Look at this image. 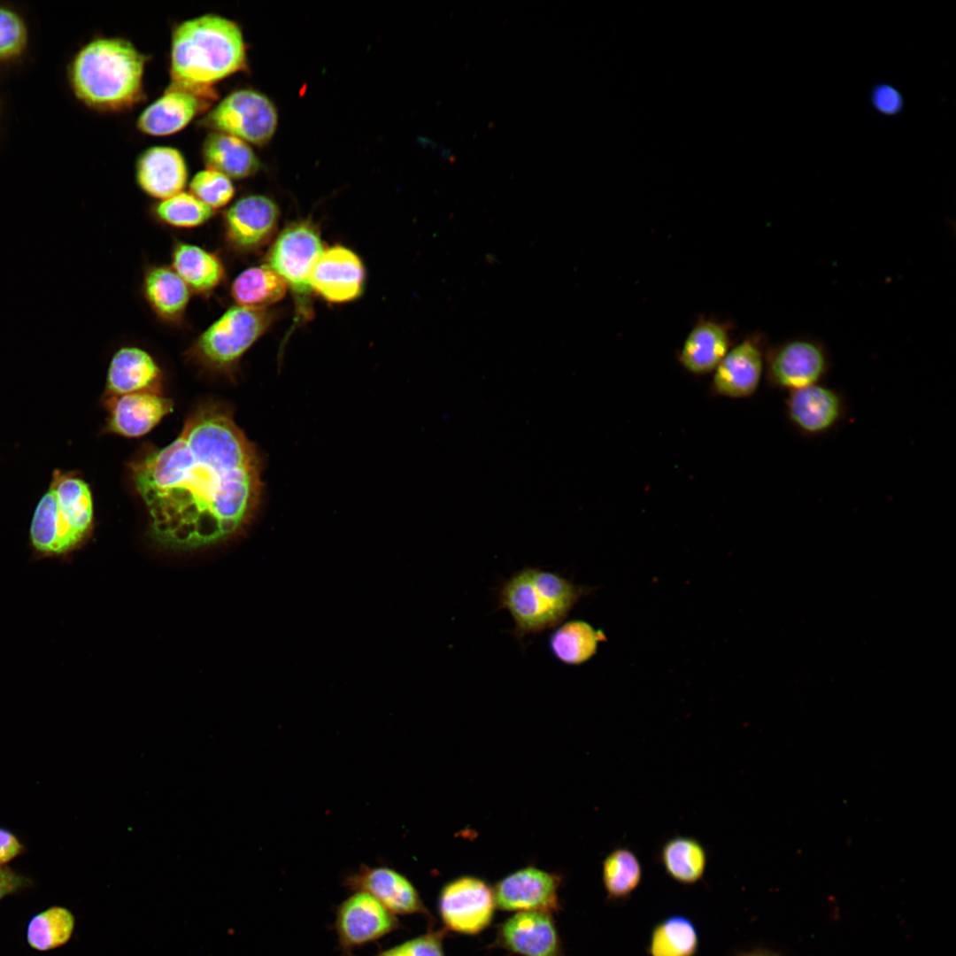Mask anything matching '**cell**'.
Returning a JSON list of instances; mask_svg holds the SVG:
<instances>
[{"label":"cell","mask_w":956,"mask_h":956,"mask_svg":"<svg viewBox=\"0 0 956 956\" xmlns=\"http://www.w3.org/2000/svg\"><path fill=\"white\" fill-rule=\"evenodd\" d=\"M235 191L231 179L209 168L197 172L189 183V192L214 211L227 205Z\"/></svg>","instance_id":"cell-34"},{"label":"cell","mask_w":956,"mask_h":956,"mask_svg":"<svg viewBox=\"0 0 956 956\" xmlns=\"http://www.w3.org/2000/svg\"><path fill=\"white\" fill-rule=\"evenodd\" d=\"M214 98L215 93H199L170 84L161 96L141 112L136 127L148 135L175 134L206 110Z\"/></svg>","instance_id":"cell-19"},{"label":"cell","mask_w":956,"mask_h":956,"mask_svg":"<svg viewBox=\"0 0 956 956\" xmlns=\"http://www.w3.org/2000/svg\"><path fill=\"white\" fill-rule=\"evenodd\" d=\"M33 880L8 866L0 867V902L7 896L19 893L31 886Z\"/></svg>","instance_id":"cell-37"},{"label":"cell","mask_w":956,"mask_h":956,"mask_svg":"<svg viewBox=\"0 0 956 956\" xmlns=\"http://www.w3.org/2000/svg\"><path fill=\"white\" fill-rule=\"evenodd\" d=\"M135 180L148 196L163 200L182 191L188 166L181 152L170 146L144 150L135 162Z\"/></svg>","instance_id":"cell-22"},{"label":"cell","mask_w":956,"mask_h":956,"mask_svg":"<svg viewBox=\"0 0 956 956\" xmlns=\"http://www.w3.org/2000/svg\"><path fill=\"white\" fill-rule=\"evenodd\" d=\"M211 132L235 136L249 144L263 146L278 126L274 104L264 93L249 88L230 92L199 120Z\"/></svg>","instance_id":"cell-9"},{"label":"cell","mask_w":956,"mask_h":956,"mask_svg":"<svg viewBox=\"0 0 956 956\" xmlns=\"http://www.w3.org/2000/svg\"><path fill=\"white\" fill-rule=\"evenodd\" d=\"M75 928V917L66 907L52 906L35 914L27 926L28 945L38 952H48L66 944Z\"/></svg>","instance_id":"cell-31"},{"label":"cell","mask_w":956,"mask_h":956,"mask_svg":"<svg viewBox=\"0 0 956 956\" xmlns=\"http://www.w3.org/2000/svg\"><path fill=\"white\" fill-rule=\"evenodd\" d=\"M495 946L519 956H565L551 914L516 912L497 929Z\"/></svg>","instance_id":"cell-16"},{"label":"cell","mask_w":956,"mask_h":956,"mask_svg":"<svg viewBox=\"0 0 956 956\" xmlns=\"http://www.w3.org/2000/svg\"><path fill=\"white\" fill-rule=\"evenodd\" d=\"M496 908L493 888L484 880L471 875L447 883L437 899L444 929L462 935L482 932L492 922Z\"/></svg>","instance_id":"cell-11"},{"label":"cell","mask_w":956,"mask_h":956,"mask_svg":"<svg viewBox=\"0 0 956 956\" xmlns=\"http://www.w3.org/2000/svg\"><path fill=\"white\" fill-rule=\"evenodd\" d=\"M172 268L191 292L210 296L224 281L225 266L214 253L192 243L175 242Z\"/></svg>","instance_id":"cell-25"},{"label":"cell","mask_w":956,"mask_h":956,"mask_svg":"<svg viewBox=\"0 0 956 956\" xmlns=\"http://www.w3.org/2000/svg\"><path fill=\"white\" fill-rule=\"evenodd\" d=\"M736 956H783L778 952H775L767 949H753L751 951H745L738 953Z\"/></svg>","instance_id":"cell-40"},{"label":"cell","mask_w":956,"mask_h":956,"mask_svg":"<svg viewBox=\"0 0 956 956\" xmlns=\"http://www.w3.org/2000/svg\"><path fill=\"white\" fill-rule=\"evenodd\" d=\"M698 946L699 936L694 922L687 916L674 914L653 926L647 952L650 956H695Z\"/></svg>","instance_id":"cell-30"},{"label":"cell","mask_w":956,"mask_h":956,"mask_svg":"<svg viewBox=\"0 0 956 956\" xmlns=\"http://www.w3.org/2000/svg\"><path fill=\"white\" fill-rule=\"evenodd\" d=\"M767 347L765 335L759 332L733 344L713 371L712 395L731 399L754 396L764 376Z\"/></svg>","instance_id":"cell-12"},{"label":"cell","mask_w":956,"mask_h":956,"mask_svg":"<svg viewBox=\"0 0 956 956\" xmlns=\"http://www.w3.org/2000/svg\"><path fill=\"white\" fill-rule=\"evenodd\" d=\"M322 251L317 227L309 220H300L289 224L277 235L266 257V265L290 288L298 320L311 317L310 276Z\"/></svg>","instance_id":"cell-7"},{"label":"cell","mask_w":956,"mask_h":956,"mask_svg":"<svg viewBox=\"0 0 956 956\" xmlns=\"http://www.w3.org/2000/svg\"><path fill=\"white\" fill-rule=\"evenodd\" d=\"M274 320V315L268 309L232 306L198 335L187 356L211 369H232Z\"/></svg>","instance_id":"cell-6"},{"label":"cell","mask_w":956,"mask_h":956,"mask_svg":"<svg viewBox=\"0 0 956 956\" xmlns=\"http://www.w3.org/2000/svg\"><path fill=\"white\" fill-rule=\"evenodd\" d=\"M875 107L884 114L897 113L902 106L899 92L890 85H880L873 92Z\"/></svg>","instance_id":"cell-38"},{"label":"cell","mask_w":956,"mask_h":956,"mask_svg":"<svg viewBox=\"0 0 956 956\" xmlns=\"http://www.w3.org/2000/svg\"><path fill=\"white\" fill-rule=\"evenodd\" d=\"M201 154L207 168L229 179L251 177L260 168V161L248 143L220 132L208 134L203 142Z\"/></svg>","instance_id":"cell-26"},{"label":"cell","mask_w":956,"mask_h":956,"mask_svg":"<svg viewBox=\"0 0 956 956\" xmlns=\"http://www.w3.org/2000/svg\"><path fill=\"white\" fill-rule=\"evenodd\" d=\"M27 43V29L14 12L0 7V59L20 54Z\"/></svg>","instance_id":"cell-35"},{"label":"cell","mask_w":956,"mask_h":956,"mask_svg":"<svg viewBox=\"0 0 956 956\" xmlns=\"http://www.w3.org/2000/svg\"><path fill=\"white\" fill-rule=\"evenodd\" d=\"M25 852L19 837L12 831L0 828V867L16 859Z\"/></svg>","instance_id":"cell-39"},{"label":"cell","mask_w":956,"mask_h":956,"mask_svg":"<svg viewBox=\"0 0 956 956\" xmlns=\"http://www.w3.org/2000/svg\"><path fill=\"white\" fill-rule=\"evenodd\" d=\"M343 953L374 942L401 927L397 915L368 893L352 891L335 910L334 923Z\"/></svg>","instance_id":"cell-13"},{"label":"cell","mask_w":956,"mask_h":956,"mask_svg":"<svg viewBox=\"0 0 956 956\" xmlns=\"http://www.w3.org/2000/svg\"><path fill=\"white\" fill-rule=\"evenodd\" d=\"M642 878L641 861L630 848L616 847L603 860L602 882L610 900L628 898Z\"/></svg>","instance_id":"cell-32"},{"label":"cell","mask_w":956,"mask_h":956,"mask_svg":"<svg viewBox=\"0 0 956 956\" xmlns=\"http://www.w3.org/2000/svg\"><path fill=\"white\" fill-rule=\"evenodd\" d=\"M831 354L823 342L796 335L767 345L764 377L767 386L780 391L823 383L832 370Z\"/></svg>","instance_id":"cell-8"},{"label":"cell","mask_w":956,"mask_h":956,"mask_svg":"<svg viewBox=\"0 0 956 956\" xmlns=\"http://www.w3.org/2000/svg\"><path fill=\"white\" fill-rule=\"evenodd\" d=\"M109 412L107 429L127 437L150 431L173 411L171 399L160 393L137 392L105 399Z\"/></svg>","instance_id":"cell-21"},{"label":"cell","mask_w":956,"mask_h":956,"mask_svg":"<svg viewBox=\"0 0 956 956\" xmlns=\"http://www.w3.org/2000/svg\"><path fill=\"white\" fill-rule=\"evenodd\" d=\"M590 591L559 573L527 567L504 582L498 608L508 611L514 622L513 633L521 640L557 627Z\"/></svg>","instance_id":"cell-5"},{"label":"cell","mask_w":956,"mask_h":956,"mask_svg":"<svg viewBox=\"0 0 956 956\" xmlns=\"http://www.w3.org/2000/svg\"><path fill=\"white\" fill-rule=\"evenodd\" d=\"M93 523L89 484L74 472L54 469L30 523L29 545L36 559L63 557L87 536Z\"/></svg>","instance_id":"cell-4"},{"label":"cell","mask_w":956,"mask_h":956,"mask_svg":"<svg viewBox=\"0 0 956 956\" xmlns=\"http://www.w3.org/2000/svg\"><path fill=\"white\" fill-rule=\"evenodd\" d=\"M147 60L148 56L126 38H96L84 45L72 62L73 89L94 109L128 110L143 98Z\"/></svg>","instance_id":"cell-3"},{"label":"cell","mask_w":956,"mask_h":956,"mask_svg":"<svg viewBox=\"0 0 956 956\" xmlns=\"http://www.w3.org/2000/svg\"><path fill=\"white\" fill-rule=\"evenodd\" d=\"M733 328L729 320L699 316L676 353L678 363L692 375L713 373L734 344Z\"/></svg>","instance_id":"cell-20"},{"label":"cell","mask_w":956,"mask_h":956,"mask_svg":"<svg viewBox=\"0 0 956 956\" xmlns=\"http://www.w3.org/2000/svg\"><path fill=\"white\" fill-rule=\"evenodd\" d=\"M248 70L247 48L241 27L224 16L206 13L177 24L170 49L171 84L200 93Z\"/></svg>","instance_id":"cell-2"},{"label":"cell","mask_w":956,"mask_h":956,"mask_svg":"<svg viewBox=\"0 0 956 956\" xmlns=\"http://www.w3.org/2000/svg\"><path fill=\"white\" fill-rule=\"evenodd\" d=\"M659 862L674 881L692 885L699 882L706 870L708 854L705 845L690 836H674L660 846Z\"/></svg>","instance_id":"cell-27"},{"label":"cell","mask_w":956,"mask_h":956,"mask_svg":"<svg viewBox=\"0 0 956 956\" xmlns=\"http://www.w3.org/2000/svg\"><path fill=\"white\" fill-rule=\"evenodd\" d=\"M260 461L230 413L205 406L179 436L130 465L158 538L196 545L234 534L262 496Z\"/></svg>","instance_id":"cell-1"},{"label":"cell","mask_w":956,"mask_h":956,"mask_svg":"<svg viewBox=\"0 0 956 956\" xmlns=\"http://www.w3.org/2000/svg\"><path fill=\"white\" fill-rule=\"evenodd\" d=\"M162 373L146 351L127 346L118 350L109 365L105 399L137 392L160 393Z\"/></svg>","instance_id":"cell-23"},{"label":"cell","mask_w":956,"mask_h":956,"mask_svg":"<svg viewBox=\"0 0 956 956\" xmlns=\"http://www.w3.org/2000/svg\"><path fill=\"white\" fill-rule=\"evenodd\" d=\"M604 638L602 632L582 620H572L554 630L549 639L553 656L561 663L578 666L591 659Z\"/></svg>","instance_id":"cell-29"},{"label":"cell","mask_w":956,"mask_h":956,"mask_svg":"<svg viewBox=\"0 0 956 956\" xmlns=\"http://www.w3.org/2000/svg\"><path fill=\"white\" fill-rule=\"evenodd\" d=\"M152 212L163 224L178 228L200 227L215 214L214 210L185 191L160 200L154 205Z\"/></svg>","instance_id":"cell-33"},{"label":"cell","mask_w":956,"mask_h":956,"mask_svg":"<svg viewBox=\"0 0 956 956\" xmlns=\"http://www.w3.org/2000/svg\"><path fill=\"white\" fill-rule=\"evenodd\" d=\"M287 288L283 279L264 264L240 273L231 283L230 294L239 306L267 310L284 297Z\"/></svg>","instance_id":"cell-28"},{"label":"cell","mask_w":956,"mask_h":956,"mask_svg":"<svg viewBox=\"0 0 956 956\" xmlns=\"http://www.w3.org/2000/svg\"><path fill=\"white\" fill-rule=\"evenodd\" d=\"M343 956H356L352 952ZM374 956H445L441 944L432 937L422 934L385 949Z\"/></svg>","instance_id":"cell-36"},{"label":"cell","mask_w":956,"mask_h":956,"mask_svg":"<svg viewBox=\"0 0 956 956\" xmlns=\"http://www.w3.org/2000/svg\"><path fill=\"white\" fill-rule=\"evenodd\" d=\"M310 283L312 291L329 302L351 301L363 292L365 268L352 251L335 245L323 250L318 257Z\"/></svg>","instance_id":"cell-18"},{"label":"cell","mask_w":956,"mask_h":956,"mask_svg":"<svg viewBox=\"0 0 956 956\" xmlns=\"http://www.w3.org/2000/svg\"><path fill=\"white\" fill-rule=\"evenodd\" d=\"M850 405L844 392L818 383L788 392L783 414L791 430L812 440L827 436L847 420Z\"/></svg>","instance_id":"cell-10"},{"label":"cell","mask_w":956,"mask_h":956,"mask_svg":"<svg viewBox=\"0 0 956 956\" xmlns=\"http://www.w3.org/2000/svg\"><path fill=\"white\" fill-rule=\"evenodd\" d=\"M559 875L536 867L518 869L502 878L493 888L497 907L508 912L559 911Z\"/></svg>","instance_id":"cell-15"},{"label":"cell","mask_w":956,"mask_h":956,"mask_svg":"<svg viewBox=\"0 0 956 956\" xmlns=\"http://www.w3.org/2000/svg\"><path fill=\"white\" fill-rule=\"evenodd\" d=\"M343 885L351 891L370 894L396 915L420 914L434 923L416 887L394 869L362 865L345 878Z\"/></svg>","instance_id":"cell-17"},{"label":"cell","mask_w":956,"mask_h":956,"mask_svg":"<svg viewBox=\"0 0 956 956\" xmlns=\"http://www.w3.org/2000/svg\"><path fill=\"white\" fill-rule=\"evenodd\" d=\"M190 293L172 267L152 266L144 273L143 297L153 312L167 323L178 324L183 320Z\"/></svg>","instance_id":"cell-24"},{"label":"cell","mask_w":956,"mask_h":956,"mask_svg":"<svg viewBox=\"0 0 956 956\" xmlns=\"http://www.w3.org/2000/svg\"><path fill=\"white\" fill-rule=\"evenodd\" d=\"M280 211L275 202L264 195L240 197L223 213V235L235 251L249 253L265 246L274 236Z\"/></svg>","instance_id":"cell-14"}]
</instances>
